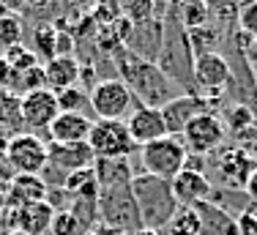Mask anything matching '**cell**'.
<instances>
[{"label":"cell","mask_w":257,"mask_h":235,"mask_svg":"<svg viewBox=\"0 0 257 235\" xmlns=\"http://www.w3.org/2000/svg\"><path fill=\"white\" fill-rule=\"evenodd\" d=\"M115 63H118V71H120L118 79L132 90L134 101L143 104V107L162 109L167 101H173L175 96H181V88L159 69L156 63L137 58V55L128 52L126 47L115 49Z\"/></svg>","instance_id":"obj_1"},{"label":"cell","mask_w":257,"mask_h":235,"mask_svg":"<svg viewBox=\"0 0 257 235\" xmlns=\"http://www.w3.org/2000/svg\"><path fill=\"white\" fill-rule=\"evenodd\" d=\"M132 194H134V202H137L140 221L148 230H164L170 224V219L175 216V211H178V202L173 197L170 181H162V178L145 175V172L134 175Z\"/></svg>","instance_id":"obj_2"},{"label":"cell","mask_w":257,"mask_h":235,"mask_svg":"<svg viewBox=\"0 0 257 235\" xmlns=\"http://www.w3.org/2000/svg\"><path fill=\"white\" fill-rule=\"evenodd\" d=\"M96 211H99L101 224L115 227V230H120L126 235L143 230L137 202H134V194H132V183H126V186L99 189V197H96Z\"/></svg>","instance_id":"obj_3"},{"label":"cell","mask_w":257,"mask_h":235,"mask_svg":"<svg viewBox=\"0 0 257 235\" xmlns=\"http://www.w3.org/2000/svg\"><path fill=\"white\" fill-rule=\"evenodd\" d=\"M186 156H189L186 145L181 142V137H173V134L140 148V162H143L145 175L162 178V181H173L183 170Z\"/></svg>","instance_id":"obj_4"},{"label":"cell","mask_w":257,"mask_h":235,"mask_svg":"<svg viewBox=\"0 0 257 235\" xmlns=\"http://www.w3.org/2000/svg\"><path fill=\"white\" fill-rule=\"evenodd\" d=\"M88 104L93 107V112L99 121H126L132 115V109L137 107L132 90L115 79H99L93 88L88 90Z\"/></svg>","instance_id":"obj_5"},{"label":"cell","mask_w":257,"mask_h":235,"mask_svg":"<svg viewBox=\"0 0 257 235\" xmlns=\"http://www.w3.org/2000/svg\"><path fill=\"white\" fill-rule=\"evenodd\" d=\"M88 145L96 159H128L137 151L126 129V121H93Z\"/></svg>","instance_id":"obj_6"},{"label":"cell","mask_w":257,"mask_h":235,"mask_svg":"<svg viewBox=\"0 0 257 235\" xmlns=\"http://www.w3.org/2000/svg\"><path fill=\"white\" fill-rule=\"evenodd\" d=\"M6 162L17 175H41L47 170V142L39 134L22 132L6 142Z\"/></svg>","instance_id":"obj_7"},{"label":"cell","mask_w":257,"mask_h":235,"mask_svg":"<svg viewBox=\"0 0 257 235\" xmlns=\"http://www.w3.org/2000/svg\"><path fill=\"white\" fill-rule=\"evenodd\" d=\"M224 137H227V129H224V121L216 112H200L181 132V142L194 156H208V153L219 151Z\"/></svg>","instance_id":"obj_8"},{"label":"cell","mask_w":257,"mask_h":235,"mask_svg":"<svg viewBox=\"0 0 257 235\" xmlns=\"http://www.w3.org/2000/svg\"><path fill=\"white\" fill-rule=\"evenodd\" d=\"M192 77H194V90H197V96H203L208 101V98L222 96V88H227L232 82V69H230L224 55L208 52V55L194 58Z\"/></svg>","instance_id":"obj_9"},{"label":"cell","mask_w":257,"mask_h":235,"mask_svg":"<svg viewBox=\"0 0 257 235\" xmlns=\"http://www.w3.org/2000/svg\"><path fill=\"white\" fill-rule=\"evenodd\" d=\"M60 115L58 98L50 88L22 93V126L30 132H50L52 121Z\"/></svg>","instance_id":"obj_10"},{"label":"cell","mask_w":257,"mask_h":235,"mask_svg":"<svg viewBox=\"0 0 257 235\" xmlns=\"http://www.w3.org/2000/svg\"><path fill=\"white\" fill-rule=\"evenodd\" d=\"M47 167L50 170H60L66 175L79 170H90L96 162L93 151L88 142H47Z\"/></svg>","instance_id":"obj_11"},{"label":"cell","mask_w":257,"mask_h":235,"mask_svg":"<svg viewBox=\"0 0 257 235\" xmlns=\"http://www.w3.org/2000/svg\"><path fill=\"white\" fill-rule=\"evenodd\" d=\"M159 112H162V121H164L167 134L178 137L183 129L192 123V118H197L200 112H211V107H208V101L203 96H197V93H181V96H175L173 101L164 104Z\"/></svg>","instance_id":"obj_12"},{"label":"cell","mask_w":257,"mask_h":235,"mask_svg":"<svg viewBox=\"0 0 257 235\" xmlns=\"http://www.w3.org/2000/svg\"><path fill=\"white\" fill-rule=\"evenodd\" d=\"M126 129H128V134H132V140L137 148L148 145V142H154V140L167 137L162 112L154 107H143V104H137V107L132 109V115L126 118Z\"/></svg>","instance_id":"obj_13"},{"label":"cell","mask_w":257,"mask_h":235,"mask_svg":"<svg viewBox=\"0 0 257 235\" xmlns=\"http://www.w3.org/2000/svg\"><path fill=\"white\" fill-rule=\"evenodd\" d=\"M170 189H173L175 202L183 208H194V205H200V202H205L213 191L205 172H192V170H181L178 175L170 181Z\"/></svg>","instance_id":"obj_14"},{"label":"cell","mask_w":257,"mask_h":235,"mask_svg":"<svg viewBox=\"0 0 257 235\" xmlns=\"http://www.w3.org/2000/svg\"><path fill=\"white\" fill-rule=\"evenodd\" d=\"M254 159L249 156L246 148H232V151H224L216 162V170H219V178L222 183H227V189H238L243 191L246 186L249 175L254 172Z\"/></svg>","instance_id":"obj_15"},{"label":"cell","mask_w":257,"mask_h":235,"mask_svg":"<svg viewBox=\"0 0 257 235\" xmlns=\"http://www.w3.org/2000/svg\"><path fill=\"white\" fill-rule=\"evenodd\" d=\"M162 41H164V22L154 20L148 25H137V28H132V33H128L123 47L128 49V52H134L137 58L156 63L159 52H162Z\"/></svg>","instance_id":"obj_16"},{"label":"cell","mask_w":257,"mask_h":235,"mask_svg":"<svg viewBox=\"0 0 257 235\" xmlns=\"http://www.w3.org/2000/svg\"><path fill=\"white\" fill-rule=\"evenodd\" d=\"M90 126L93 121L82 112H60L47 134H50V142H88Z\"/></svg>","instance_id":"obj_17"},{"label":"cell","mask_w":257,"mask_h":235,"mask_svg":"<svg viewBox=\"0 0 257 235\" xmlns=\"http://www.w3.org/2000/svg\"><path fill=\"white\" fill-rule=\"evenodd\" d=\"M79 69H82L79 60L77 58H66V55H58V58L47 60V63L41 66V71H44V88H50L52 93L71 88V85H77V79H79Z\"/></svg>","instance_id":"obj_18"},{"label":"cell","mask_w":257,"mask_h":235,"mask_svg":"<svg viewBox=\"0 0 257 235\" xmlns=\"http://www.w3.org/2000/svg\"><path fill=\"white\" fill-rule=\"evenodd\" d=\"M200 213V235H235V219L211 200L194 205Z\"/></svg>","instance_id":"obj_19"},{"label":"cell","mask_w":257,"mask_h":235,"mask_svg":"<svg viewBox=\"0 0 257 235\" xmlns=\"http://www.w3.org/2000/svg\"><path fill=\"white\" fill-rule=\"evenodd\" d=\"M93 175H96L99 189H109V186H126V183H132L134 172H132L128 159H96Z\"/></svg>","instance_id":"obj_20"},{"label":"cell","mask_w":257,"mask_h":235,"mask_svg":"<svg viewBox=\"0 0 257 235\" xmlns=\"http://www.w3.org/2000/svg\"><path fill=\"white\" fill-rule=\"evenodd\" d=\"M52 216H55V208L41 200V202H33V205L20 208L17 219H20L22 235H44L52 227Z\"/></svg>","instance_id":"obj_21"},{"label":"cell","mask_w":257,"mask_h":235,"mask_svg":"<svg viewBox=\"0 0 257 235\" xmlns=\"http://www.w3.org/2000/svg\"><path fill=\"white\" fill-rule=\"evenodd\" d=\"M22 96L14 93L9 88H0V132L11 134H22Z\"/></svg>","instance_id":"obj_22"},{"label":"cell","mask_w":257,"mask_h":235,"mask_svg":"<svg viewBox=\"0 0 257 235\" xmlns=\"http://www.w3.org/2000/svg\"><path fill=\"white\" fill-rule=\"evenodd\" d=\"M47 194V183L41 181V175H17L11 181V197H20V208L41 202Z\"/></svg>","instance_id":"obj_23"},{"label":"cell","mask_w":257,"mask_h":235,"mask_svg":"<svg viewBox=\"0 0 257 235\" xmlns=\"http://www.w3.org/2000/svg\"><path fill=\"white\" fill-rule=\"evenodd\" d=\"M123 20L137 28V25H148L159 17V0H126L123 3Z\"/></svg>","instance_id":"obj_24"},{"label":"cell","mask_w":257,"mask_h":235,"mask_svg":"<svg viewBox=\"0 0 257 235\" xmlns=\"http://www.w3.org/2000/svg\"><path fill=\"white\" fill-rule=\"evenodd\" d=\"M55 41H58V30H55L52 22H39L33 28V47H30V52L36 55V58H44L52 60L55 58Z\"/></svg>","instance_id":"obj_25"},{"label":"cell","mask_w":257,"mask_h":235,"mask_svg":"<svg viewBox=\"0 0 257 235\" xmlns=\"http://www.w3.org/2000/svg\"><path fill=\"white\" fill-rule=\"evenodd\" d=\"M186 41H189V49H192L194 58H200V55H208V52H216L219 44V30L211 28V25H203V28H192L186 30Z\"/></svg>","instance_id":"obj_26"},{"label":"cell","mask_w":257,"mask_h":235,"mask_svg":"<svg viewBox=\"0 0 257 235\" xmlns=\"http://www.w3.org/2000/svg\"><path fill=\"white\" fill-rule=\"evenodd\" d=\"M170 235H200V213L197 208H183L178 205L175 216L170 219V224L164 227Z\"/></svg>","instance_id":"obj_27"},{"label":"cell","mask_w":257,"mask_h":235,"mask_svg":"<svg viewBox=\"0 0 257 235\" xmlns=\"http://www.w3.org/2000/svg\"><path fill=\"white\" fill-rule=\"evenodd\" d=\"M22 33H25V28H22L20 14H3L0 17V52L22 44Z\"/></svg>","instance_id":"obj_28"},{"label":"cell","mask_w":257,"mask_h":235,"mask_svg":"<svg viewBox=\"0 0 257 235\" xmlns=\"http://www.w3.org/2000/svg\"><path fill=\"white\" fill-rule=\"evenodd\" d=\"M208 17H211V11H208L205 0H183V6H181V25L186 30L208 25Z\"/></svg>","instance_id":"obj_29"},{"label":"cell","mask_w":257,"mask_h":235,"mask_svg":"<svg viewBox=\"0 0 257 235\" xmlns=\"http://www.w3.org/2000/svg\"><path fill=\"white\" fill-rule=\"evenodd\" d=\"M224 129L232 134H252L254 129V112L252 107H246V104H238V107H232L227 112V123H224Z\"/></svg>","instance_id":"obj_30"},{"label":"cell","mask_w":257,"mask_h":235,"mask_svg":"<svg viewBox=\"0 0 257 235\" xmlns=\"http://www.w3.org/2000/svg\"><path fill=\"white\" fill-rule=\"evenodd\" d=\"M50 230L55 235H88V227H85L71 211H55Z\"/></svg>","instance_id":"obj_31"},{"label":"cell","mask_w":257,"mask_h":235,"mask_svg":"<svg viewBox=\"0 0 257 235\" xmlns=\"http://www.w3.org/2000/svg\"><path fill=\"white\" fill-rule=\"evenodd\" d=\"M55 98H58L60 112H82L85 101H88V90H82L79 85H71V88H66V90H58Z\"/></svg>","instance_id":"obj_32"},{"label":"cell","mask_w":257,"mask_h":235,"mask_svg":"<svg viewBox=\"0 0 257 235\" xmlns=\"http://www.w3.org/2000/svg\"><path fill=\"white\" fill-rule=\"evenodd\" d=\"M3 58L9 60V66L14 69V74L28 71V69H33V66H39V58H36V55L30 52L28 47H22V44H17V47L6 49V52H3Z\"/></svg>","instance_id":"obj_33"},{"label":"cell","mask_w":257,"mask_h":235,"mask_svg":"<svg viewBox=\"0 0 257 235\" xmlns=\"http://www.w3.org/2000/svg\"><path fill=\"white\" fill-rule=\"evenodd\" d=\"M238 33L246 39H257V0H249L238 9Z\"/></svg>","instance_id":"obj_34"},{"label":"cell","mask_w":257,"mask_h":235,"mask_svg":"<svg viewBox=\"0 0 257 235\" xmlns=\"http://www.w3.org/2000/svg\"><path fill=\"white\" fill-rule=\"evenodd\" d=\"M235 235H257V205L246 208L235 216Z\"/></svg>","instance_id":"obj_35"},{"label":"cell","mask_w":257,"mask_h":235,"mask_svg":"<svg viewBox=\"0 0 257 235\" xmlns=\"http://www.w3.org/2000/svg\"><path fill=\"white\" fill-rule=\"evenodd\" d=\"M246 69H252L257 79V39H246Z\"/></svg>","instance_id":"obj_36"},{"label":"cell","mask_w":257,"mask_h":235,"mask_svg":"<svg viewBox=\"0 0 257 235\" xmlns=\"http://www.w3.org/2000/svg\"><path fill=\"white\" fill-rule=\"evenodd\" d=\"M17 11H25V0H0V17L17 14Z\"/></svg>","instance_id":"obj_37"},{"label":"cell","mask_w":257,"mask_h":235,"mask_svg":"<svg viewBox=\"0 0 257 235\" xmlns=\"http://www.w3.org/2000/svg\"><path fill=\"white\" fill-rule=\"evenodd\" d=\"M52 6H55V0H25V11H33V14L50 11Z\"/></svg>","instance_id":"obj_38"},{"label":"cell","mask_w":257,"mask_h":235,"mask_svg":"<svg viewBox=\"0 0 257 235\" xmlns=\"http://www.w3.org/2000/svg\"><path fill=\"white\" fill-rule=\"evenodd\" d=\"M243 194L249 197V202H254V205H257V167H254L252 175H249L246 186H243Z\"/></svg>","instance_id":"obj_39"},{"label":"cell","mask_w":257,"mask_h":235,"mask_svg":"<svg viewBox=\"0 0 257 235\" xmlns=\"http://www.w3.org/2000/svg\"><path fill=\"white\" fill-rule=\"evenodd\" d=\"M88 235H126V232L115 230V227H107V224H96V227L88 230Z\"/></svg>","instance_id":"obj_40"},{"label":"cell","mask_w":257,"mask_h":235,"mask_svg":"<svg viewBox=\"0 0 257 235\" xmlns=\"http://www.w3.org/2000/svg\"><path fill=\"white\" fill-rule=\"evenodd\" d=\"M71 6H74V9H79V11H85V9H93L96 3H99V0H69Z\"/></svg>","instance_id":"obj_41"},{"label":"cell","mask_w":257,"mask_h":235,"mask_svg":"<svg viewBox=\"0 0 257 235\" xmlns=\"http://www.w3.org/2000/svg\"><path fill=\"white\" fill-rule=\"evenodd\" d=\"M132 235H164L162 230H148V227H143V230H137V232H132Z\"/></svg>","instance_id":"obj_42"},{"label":"cell","mask_w":257,"mask_h":235,"mask_svg":"<svg viewBox=\"0 0 257 235\" xmlns=\"http://www.w3.org/2000/svg\"><path fill=\"white\" fill-rule=\"evenodd\" d=\"M246 151H249V156H252V159H254V164H257V140H254L252 145L246 148Z\"/></svg>","instance_id":"obj_43"}]
</instances>
